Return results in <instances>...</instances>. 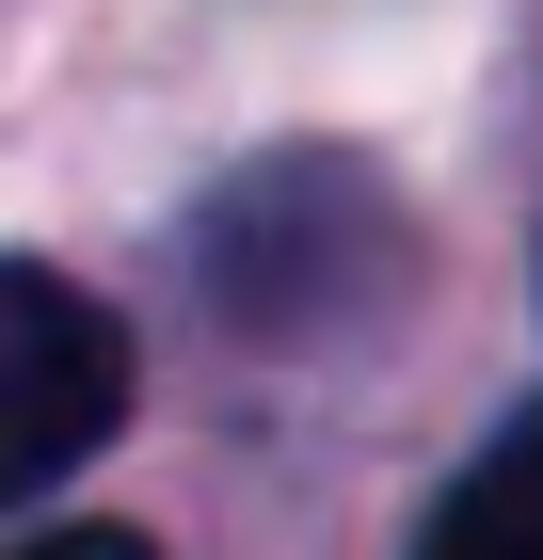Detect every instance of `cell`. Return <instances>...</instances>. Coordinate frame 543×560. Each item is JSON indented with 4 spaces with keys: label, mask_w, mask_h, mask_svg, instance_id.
<instances>
[{
    "label": "cell",
    "mask_w": 543,
    "mask_h": 560,
    "mask_svg": "<svg viewBox=\"0 0 543 560\" xmlns=\"http://www.w3.org/2000/svg\"><path fill=\"white\" fill-rule=\"evenodd\" d=\"M0 400H16V432H0L16 448V497H64L128 432V320L81 272H48V257L0 272Z\"/></svg>",
    "instance_id": "cell-1"
},
{
    "label": "cell",
    "mask_w": 543,
    "mask_h": 560,
    "mask_svg": "<svg viewBox=\"0 0 543 560\" xmlns=\"http://www.w3.org/2000/svg\"><path fill=\"white\" fill-rule=\"evenodd\" d=\"M416 560H543V417H511L496 448L448 480V513L416 528Z\"/></svg>",
    "instance_id": "cell-2"
},
{
    "label": "cell",
    "mask_w": 543,
    "mask_h": 560,
    "mask_svg": "<svg viewBox=\"0 0 543 560\" xmlns=\"http://www.w3.org/2000/svg\"><path fill=\"white\" fill-rule=\"evenodd\" d=\"M16 560H161V545L113 528V513H33V528H16Z\"/></svg>",
    "instance_id": "cell-3"
}]
</instances>
